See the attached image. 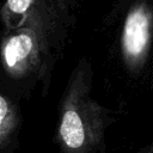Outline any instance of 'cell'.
<instances>
[{
    "instance_id": "cell-1",
    "label": "cell",
    "mask_w": 153,
    "mask_h": 153,
    "mask_svg": "<svg viewBox=\"0 0 153 153\" xmlns=\"http://www.w3.org/2000/svg\"><path fill=\"white\" fill-rule=\"evenodd\" d=\"M93 69L81 57L62 93L55 140L60 153H104L105 136L115 122L112 111L91 94Z\"/></svg>"
},
{
    "instance_id": "cell-2",
    "label": "cell",
    "mask_w": 153,
    "mask_h": 153,
    "mask_svg": "<svg viewBox=\"0 0 153 153\" xmlns=\"http://www.w3.org/2000/svg\"><path fill=\"white\" fill-rule=\"evenodd\" d=\"M60 53L47 37L30 29L5 30L0 39V68L17 85L31 88L41 84L45 94Z\"/></svg>"
},
{
    "instance_id": "cell-3",
    "label": "cell",
    "mask_w": 153,
    "mask_h": 153,
    "mask_svg": "<svg viewBox=\"0 0 153 153\" xmlns=\"http://www.w3.org/2000/svg\"><path fill=\"white\" fill-rule=\"evenodd\" d=\"M0 19L5 30L30 29L47 37L60 50L72 25L68 0H5Z\"/></svg>"
},
{
    "instance_id": "cell-4",
    "label": "cell",
    "mask_w": 153,
    "mask_h": 153,
    "mask_svg": "<svg viewBox=\"0 0 153 153\" xmlns=\"http://www.w3.org/2000/svg\"><path fill=\"white\" fill-rule=\"evenodd\" d=\"M153 11L149 0H135L123 20L120 50L126 71L140 74L148 60L152 45Z\"/></svg>"
},
{
    "instance_id": "cell-5",
    "label": "cell",
    "mask_w": 153,
    "mask_h": 153,
    "mask_svg": "<svg viewBox=\"0 0 153 153\" xmlns=\"http://www.w3.org/2000/svg\"><path fill=\"white\" fill-rule=\"evenodd\" d=\"M23 117L18 103L0 92V153H14L19 145Z\"/></svg>"
},
{
    "instance_id": "cell-6",
    "label": "cell",
    "mask_w": 153,
    "mask_h": 153,
    "mask_svg": "<svg viewBox=\"0 0 153 153\" xmlns=\"http://www.w3.org/2000/svg\"><path fill=\"white\" fill-rule=\"evenodd\" d=\"M152 151H153V148H152V145H148V146H146V147L141 148V149H140L139 152H136V153H153Z\"/></svg>"
}]
</instances>
